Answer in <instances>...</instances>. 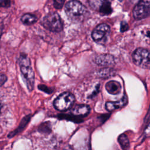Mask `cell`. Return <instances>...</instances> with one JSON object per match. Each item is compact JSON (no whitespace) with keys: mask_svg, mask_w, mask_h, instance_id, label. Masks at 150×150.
I'll return each mask as SVG.
<instances>
[{"mask_svg":"<svg viewBox=\"0 0 150 150\" xmlns=\"http://www.w3.org/2000/svg\"><path fill=\"white\" fill-rule=\"evenodd\" d=\"M65 12L72 21L80 22L84 19L87 13V9L80 2L72 0L66 4Z\"/></svg>","mask_w":150,"mask_h":150,"instance_id":"1","label":"cell"},{"mask_svg":"<svg viewBox=\"0 0 150 150\" xmlns=\"http://www.w3.org/2000/svg\"><path fill=\"white\" fill-rule=\"evenodd\" d=\"M42 26L46 29L59 32L63 29V23L59 15L56 12H50L47 14L41 22Z\"/></svg>","mask_w":150,"mask_h":150,"instance_id":"2","label":"cell"},{"mask_svg":"<svg viewBox=\"0 0 150 150\" xmlns=\"http://www.w3.org/2000/svg\"><path fill=\"white\" fill-rule=\"evenodd\" d=\"M75 97L69 92H64L60 94L53 102L55 108L60 111H65L70 109L74 104Z\"/></svg>","mask_w":150,"mask_h":150,"instance_id":"3","label":"cell"},{"mask_svg":"<svg viewBox=\"0 0 150 150\" xmlns=\"http://www.w3.org/2000/svg\"><path fill=\"white\" fill-rule=\"evenodd\" d=\"M132 60L137 66L150 69V50L144 48L137 49L132 54Z\"/></svg>","mask_w":150,"mask_h":150,"instance_id":"4","label":"cell"},{"mask_svg":"<svg viewBox=\"0 0 150 150\" xmlns=\"http://www.w3.org/2000/svg\"><path fill=\"white\" fill-rule=\"evenodd\" d=\"M149 15L150 0H141L133 9L134 18L137 20L145 18Z\"/></svg>","mask_w":150,"mask_h":150,"instance_id":"5","label":"cell"},{"mask_svg":"<svg viewBox=\"0 0 150 150\" xmlns=\"http://www.w3.org/2000/svg\"><path fill=\"white\" fill-rule=\"evenodd\" d=\"M88 2L91 9L98 11L101 15H108L112 12L109 0H88Z\"/></svg>","mask_w":150,"mask_h":150,"instance_id":"6","label":"cell"},{"mask_svg":"<svg viewBox=\"0 0 150 150\" xmlns=\"http://www.w3.org/2000/svg\"><path fill=\"white\" fill-rule=\"evenodd\" d=\"M110 32V26L106 23H101L97 26L92 32L93 39L98 43L103 42L108 37Z\"/></svg>","mask_w":150,"mask_h":150,"instance_id":"7","label":"cell"},{"mask_svg":"<svg viewBox=\"0 0 150 150\" xmlns=\"http://www.w3.org/2000/svg\"><path fill=\"white\" fill-rule=\"evenodd\" d=\"M20 69L28 90L29 91H32L33 88L35 80L34 71L30 65L20 66Z\"/></svg>","mask_w":150,"mask_h":150,"instance_id":"8","label":"cell"},{"mask_svg":"<svg viewBox=\"0 0 150 150\" xmlns=\"http://www.w3.org/2000/svg\"><path fill=\"white\" fill-rule=\"evenodd\" d=\"M94 62L99 66H110L114 63V57L109 54H103L97 56Z\"/></svg>","mask_w":150,"mask_h":150,"instance_id":"9","label":"cell"},{"mask_svg":"<svg viewBox=\"0 0 150 150\" xmlns=\"http://www.w3.org/2000/svg\"><path fill=\"white\" fill-rule=\"evenodd\" d=\"M90 110L88 105L86 104H78L76 105L71 109V113L76 116H86Z\"/></svg>","mask_w":150,"mask_h":150,"instance_id":"10","label":"cell"},{"mask_svg":"<svg viewBox=\"0 0 150 150\" xmlns=\"http://www.w3.org/2000/svg\"><path fill=\"white\" fill-rule=\"evenodd\" d=\"M127 97L124 96L118 101H108L105 103V108L108 111H112L115 109L122 107L126 104Z\"/></svg>","mask_w":150,"mask_h":150,"instance_id":"11","label":"cell"},{"mask_svg":"<svg viewBox=\"0 0 150 150\" xmlns=\"http://www.w3.org/2000/svg\"><path fill=\"white\" fill-rule=\"evenodd\" d=\"M105 89L111 94L116 95L120 93L121 89V84L119 82L114 80L110 81L105 84Z\"/></svg>","mask_w":150,"mask_h":150,"instance_id":"12","label":"cell"},{"mask_svg":"<svg viewBox=\"0 0 150 150\" xmlns=\"http://www.w3.org/2000/svg\"><path fill=\"white\" fill-rule=\"evenodd\" d=\"M37 17L30 13H26L21 18V21L25 25H32L37 21Z\"/></svg>","mask_w":150,"mask_h":150,"instance_id":"13","label":"cell"},{"mask_svg":"<svg viewBox=\"0 0 150 150\" xmlns=\"http://www.w3.org/2000/svg\"><path fill=\"white\" fill-rule=\"evenodd\" d=\"M118 141L122 149H125L128 148L129 146V142L128 137H127L126 135L121 134L118 138Z\"/></svg>","mask_w":150,"mask_h":150,"instance_id":"14","label":"cell"},{"mask_svg":"<svg viewBox=\"0 0 150 150\" xmlns=\"http://www.w3.org/2000/svg\"><path fill=\"white\" fill-rule=\"evenodd\" d=\"M19 66H29L30 65V61L26 54H21L18 59Z\"/></svg>","mask_w":150,"mask_h":150,"instance_id":"15","label":"cell"},{"mask_svg":"<svg viewBox=\"0 0 150 150\" xmlns=\"http://www.w3.org/2000/svg\"><path fill=\"white\" fill-rule=\"evenodd\" d=\"M64 2L65 0H53L54 7L57 9H61L64 5Z\"/></svg>","mask_w":150,"mask_h":150,"instance_id":"16","label":"cell"},{"mask_svg":"<svg viewBox=\"0 0 150 150\" xmlns=\"http://www.w3.org/2000/svg\"><path fill=\"white\" fill-rule=\"evenodd\" d=\"M111 69L109 68H105L104 69L101 70V71H100V76L102 77H104V76H107V77H109L110 75V72L111 71V70H110Z\"/></svg>","mask_w":150,"mask_h":150,"instance_id":"17","label":"cell"},{"mask_svg":"<svg viewBox=\"0 0 150 150\" xmlns=\"http://www.w3.org/2000/svg\"><path fill=\"white\" fill-rule=\"evenodd\" d=\"M1 6L2 7H9L11 5L10 0H0Z\"/></svg>","mask_w":150,"mask_h":150,"instance_id":"18","label":"cell"},{"mask_svg":"<svg viewBox=\"0 0 150 150\" xmlns=\"http://www.w3.org/2000/svg\"><path fill=\"white\" fill-rule=\"evenodd\" d=\"M128 29V24L125 22H122L121 23V32L126 31Z\"/></svg>","mask_w":150,"mask_h":150,"instance_id":"19","label":"cell"},{"mask_svg":"<svg viewBox=\"0 0 150 150\" xmlns=\"http://www.w3.org/2000/svg\"><path fill=\"white\" fill-rule=\"evenodd\" d=\"M0 84H1V86H2L4 84V83L6 81V80H7V77H6V76L5 75V74H2L1 75V78H0Z\"/></svg>","mask_w":150,"mask_h":150,"instance_id":"20","label":"cell"},{"mask_svg":"<svg viewBox=\"0 0 150 150\" xmlns=\"http://www.w3.org/2000/svg\"><path fill=\"white\" fill-rule=\"evenodd\" d=\"M141 0H130V1L132 3V4H138V2H139Z\"/></svg>","mask_w":150,"mask_h":150,"instance_id":"21","label":"cell"}]
</instances>
